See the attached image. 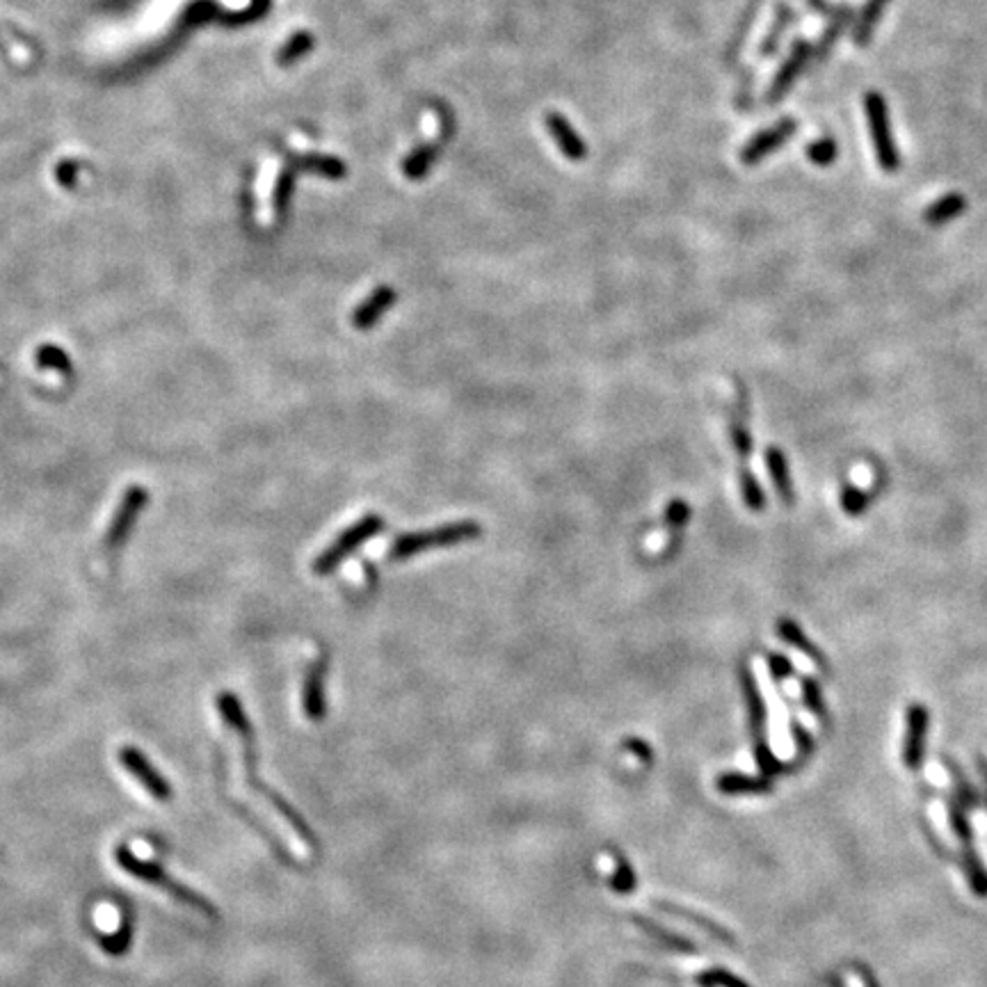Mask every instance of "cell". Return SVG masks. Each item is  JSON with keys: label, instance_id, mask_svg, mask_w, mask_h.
I'll list each match as a JSON object with an SVG mask.
<instances>
[{"label": "cell", "instance_id": "6da1fadb", "mask_svg": "<svg viewBox=\"0 0 987 987\" xmlns=\"http://www.w3.org/2000/svg\"><path fill=\"white\" fill-rule=\"evenodd\" d=\"M217 709H220V713H222V718L226 720V725H229L231 729H234V732L241 736L242 763H245V775H247V784H250V789H254V791L261 793V796L266 798L268 802H270L272 807H275L277 812L281 814V818H284V821L288 823L293 830H295L297 837H300L302 842L306 843V846L316 850L318 839H316V834H313V830H311V827L304 823V818H302L300 814H297L295 809H293L291 805H288V802H286L284 798L279 796V793L272 791V789H268L266 784L259 780V772H256V763H259V754H256V736H254V732H251V725H250V720H247L245 709H242L241 700L231 695V692H222V695L217 697Z\"/></svg>", "mask_w": 987, "mask_h": 987}, {"label": "cell", "instance_id": "7a4b0ae2", "mask_svg": "<svg viewBox=\"0 0 987 987\" xmlns=\"http://www.w3.org/2000/svg\"><path fill=\"white\" fill-rule=\"evenodd\" d=\"M115 862L119 864L128 876L146 882V885H151V887L161 889V892H165V896H170L172 901H176L179 905L190 907L192 912L201 914V917L206 919H213V921L217 919L216 905H213L208 898L201 896V894L195 892V889L186 887V885H181L179 880H174V877H172L161 864L149 862V859L137 857L131 848L126 846V843H119V846L115 848Z\"/></svg>", "mask_w": 987, "mask_h": 987}, {"label": "cell", "instance_id": "3957f363", "mask_svg": "<svg viewBox=\"0 0 987 987\" xmlns=\"http://www.w3.org/2000/svg\"><path fill=\"white\" fill-rule=\"evenodd\" d=\"M478 535H480V526L476 522H455L427 533H407V535L398 537L393 542L392 558L393 560H405V558L417 556V553L427 551V549L451 547V544H460V542L473 540Z\"/></svg>", "mask_w": 987, "mask_h": 987}, {"label": "cell", "instance_id": "277c9868", "mask_svg": "<svg viewBox=\"0 0 987 987\" xmlns=\"http://www.w3.org/2000/svg\"><path fill=\"white\" fill-rule=\"evenodd\" d=\"M864 110H867V121L868 131H871L873 146H876L877 163L885 172H898L901 167V155H898V146L894 142L892 128H889V112L887 103L877 92H868L867 99H864Z\"/></svg>", "mask_w": 987, "mask_h": 987}, {"label": "cell", "instance_id": "5b68a950", "mask_svg": "<svg viewBox=\"0 0 987 987\" xmlns=\"http://www.w3.org/2000/svg\"><path fill=\"white\" fill-rule=\"evenodd\" d=\"M382 526H384V522H382L380 515H368L364 519H359L355 526L343 531L341 535L336 537L334 544L316 560V567H313L316 574H330V571H334L350 553L357 551V547H361L364 542L375 537L382 531Z\"/></svg>", "mask_w": 987, "mask_h": 987}, {"label": "cell", "instance_id": "8992f818", "mask_svg": "<svg viewBox=\"0 0 987 987\" xmlns=\"http://www.w3.org/2000/svg\"><path fill=\"white\" fill-rule=\"evenodd\" d=\"M119 763L124 766V771L128 772V775H133L137 780V784H140L142 789H145L146 793H149L151 798H155V800H170L172 798V787L170 782H167L165 777L161 775V772L155 771L154 763L149 762V759L142 754L137 747L133 745H124L119 750Z\"/></svg>", "mask_w": 987, "mask_h": 987}, {"label": "cell", "instance_id": "52a82bcc", "mask_svg": "<svg viewBox=\"0 0 987 987\" xmlns=\"http://www.w3.org/2000/svg\"><path fill=\"white\" fill-rule=\"evenodd\" d=\"M796 128H798L796 121L782 119V121H777L775 126H771V128H766V131L757 133V136L752 137V140L743 146V154H741L743 163H745V165H757V163L763 161L766 155L775 154L784 142L791 140Z\"/></svg>", "mask_w": 987, "mask_h": 987}, {"label": "cell", "instance_id": "ba28073f", "mask_svg": "<svg viewBox=\"0 0 987 987\" xmlns=\"http://www.w3.org/2000/svg\"><path fill=\"white\" fill-rule=\"evenodd\" d=\"M809 56H812V46L809 44L798 41V44L793 46L791 56L787 57V62H784L782 66H780L775 81H772L771 85V92H768V101H771V103H777V101L787 96V92L791 90L793 83L798 81V75H800L802 69L807 66Z\"/></svg>", "mask_w": 987, "mask_h": 987}, {"label": "cell", "instance_id": "9c48e42d", "mask_svg": "<svg viewBox=\"0 0 987 987\" xmlns=\"http://www.w3.org/2000/svg\"><path fill=\"white\" fill-rule=\"evenodd\" d=\"M926 729H928L926 707H921V704H912V707L907 709V734H905V750H903L905 766L912 768V771L921 763Z\"/></svg>", "mask_w": 987, "mask_h": 987}, {"label": "cell", "instance_id": "30bf717a", "mask_svg": "<svg viewBox=\"0 0 987 987\" xmlns=\"http://www.w3.org/2000/svg\"><path fill=\"white\" fill-rule=\"evenodd\" d=\"M547 128L553 136V140L558 142L562 154H565L569 161H583V158H586L587 155L586 142L578 137V133L574 131V126H571L565 117L558 115V112L547 115Z\"/></svg>", "mask_w": 987, "mask_h": 987}, {"label": "cell", "instance_id": "8fae6325", "mask_svg": "<svg viewBox=\"0 0 987 987\" xmlns=\"http://www.w3.org/2000/svg\"><path fill=\"white\" fill-rule=\"evenodd\" d=\"M393 302H396V291H393L392 286H380V288L368 297V300H364L359 306H357L352 322H355V327H359V330H368V327H373L382 316H384L386 311L392 309Z\"/></svg>", "mask_w": 987, "mask_h": 987}, {"label": "cell", "instance_id": "7c38bea8", "mask_svg": "<svg viewBox=\"0 0 987 987\" xmlns=\"http://www.w3.org/2000/svg\"><path fill=\"white\" fill-rule=\"evenodd\" d=\"M325 661L316 663L311 667L309 674H306L304 682V695H302V704H304V713L309 720H322L325 718V695H322V686H325Z\"/></svg>", "mask_w": 987, "mask_h": 987}, {"label": "cell", "instance_id": "4fadbf2b", "mask_svg": "<svg viewBox=\"0 0 987 987\" xmlns=\"http://www.w3.org/2000/svg\"><path fill=\"white\" fill-rule=\"evenodd\" d=\"M654 907H657V910H661V912L670 914V917H679V919H683V921L692 923V926L702 928L704 932H709V935H711V938L720 939V942H725V944H732V942H734L732 935H729V932H727L722 926H718L716 921H711V919L702 917V914L692 912V910H686V907L677 905V903H670V901H654Z\"/></svg>", "mask_w": 987, "mask_h": 987}, {"label": "cell", "instance_id": "5bb4252c", "mask_svg": "<svg viewBox=\"0 0 987 987\" xmlns=\"http://www.w3.org/2000/svg\"><path fill=\"white\" fill-rule=\"evenodd\" d=\"M766 466L768 473L772 478V485H775L777 494L787 506L793 503V480H791V469H789L787 455H784L780 448L771 446L766 448Z\"/></svg>", "mask_w": 987, "mask_h": 987}, {"label": "cell", "instance_id": "9a60e30c", "mask_svg": "<svg viewBox=\"0 0 987 987\" xmlns=\"http://www.w3.org/2000/svg\"><path fill=\"white\" fill-rule=\"evenodd\" d=\"M741 686H743V695H745L747 711H750L752 732H754L757 741H762L763 725H766V704H763V697L762 692H759L757 682H754V674H752L750 670L741 672Z\"/></svg>", "mask_w": 987, "mask_h": 987}, {"label": "cell", "instance_id": "2e32d148", "mask_svg": "<svg viewBox=\"0 0 987 987\" xmlns=\"http://www.w3.org/2000/svg\"><path fill=\"white\" fill-rule=\"evenodd\" d=\"M777 633H780V638H782L787 645L796 647V649H800L802 654H807V657L812 658L816 665L825 667V657H821V652H818L816 647L812 645V640L807 638V633L802 631V629L798 627L796 621L789 620V617H782V620L777 621Z\"/></svg>", "mask_w": 987, "mask_h": 987}, {"label": "cell", "instance_id": "e0dca14e", "mask_svg": "<svg viewBox=\"0 0 987 987\" xmlns=\"http://www.w3.org/2000/svg\"><path fill=\"white\" fill-rule=\"evenodd\" d=\"M965 208H967V199H965L963 195H957V192H951V195H944L942 199H938L932 206H928L926 208V222L932 226H942L947 225V222L956 220L960 213H965Z\"/></svg>", "mask_w": 987, "mask_h": 987}, {"label": "cell", "instance_id": "ac0fdd59", "mask_svg": "<svg viewBox=\"0 0 987 987\" xmlns=\"http://www.w3.org/2000/svg\"><path fill=\"white\" fill-rule=\"evenodd\" d=\"M887 5H889V0H867L862 14H859V19H857L855 35H852L855 37L857 46H867L868 41H871L873 31H876L877 21H880L882 12H885V7Z\"/></svg>", "mask_w": 987, "mask_h": 987}, {"label": "cell", "instance_id": "d6986e66", "mask_svg": "<svg viewBox=\"0 0 987 987\" xmlns=\"http://www.w3.org/2000/svg\"><path fill=\"white\" fill-rule=\"evenodd\" d=\"M99 944L101 948H103V953H108V956L112 957L126 956V953L131 951V944H133V919L128 917V914H124L117 932H112V935H101Z\"/></svg>", "mask_w": 987, "mask_h": 987}, {"label": "cell", "instance_id": "ffe728a7", "mask_svg": "<svg viewBox=\"0 0 987 987\" xmlns=\"http://www.w3.org/2000/svg\"><path fill=\"white\" fill-rule=\"evenodd\" d=\"M631 921L636 923L638 928H642V930L649 935V938H654L657 942H661L663 947H670V948H677V951H683V953H691L692 951V944L688 942V939L679 938V935H674V932L665 930L663 926H658V923L649 921V919L645 917H638L636 912H631Z\"/></svg>", "mask_w": 987, "mask_h": 987}, {"label": "cell", "instance_id": "44dd1931", "mask_svg": "<svg viewBox=\"0 0 987 987\" xmlns=\"http://www.w3.org/2000/svg\"><path fill=\"white\" fill-rule=\"evenodd\" d=\"M718 789L722 793H768L771 791V784L766 780H757V777L729 772V775H722L718 780Z\"/></svg>", "mask_w": 987, "mask_h": 987}, {"label": "cell", "instance_id": "7402d4cb", "mask_svg": "<svg viewBox=\"0 0 987 987\" xmlns=\"http://www.w3.org/2000/svg\"><path fill=\"white\" fill-rule=\"evenodd\" d=\"M435 158H436L435 145L419 146V149H414L410 155H407L405 163H402V170H405V174L410 176V179H421V176H426L427 172H430Z\"/></svg>", "mask_w": 987, "mask_h": 987}, {"label": "cell", "instance_id": "603a6c76", "mask_svg": "<svg viewBox=\"0 0 987 987\" xmlns=\"http://www.w3.org/2000/svg\"><path fill=\"white\" fill-rule=\"evenodd\" d=\"M963 859H965V871H967L974 892H976L978 896H987V871L983 868V864L978 862L976 852L972 850L969 843H965L963 848Z\"/></svg>", "mask_w": 987, "mask_h": 987}, {"label": "cell", "instance_id": "cb8c5ba5", "mask_svg": "<svg viewBox=\"0 0 987 987\" xmlns=\"http://www.w3.org/2000/svg\"><path fill=\"white\" fill-rule=\"evenodd\" d=\"M741 491H743V501H745V506L750 507V510L759 512L766 507V497H763L762 485H759V480L754 478V473L747 471V469H741Z\"/></svg>", "mask_w": 987, "mask_h": 987}, {"label": "cell", "instance_id": "d4e9b609", "mask_svg": "<svg viewBox=\"0 0 987 987\" xmlns=\"http://www.w3.org/2000/svg\"><path fill=\"white\" fill-rule=\"evenodd\" d=\"M142 498H145V497H142V491H140V489H133L131 494H128V497H126L124 506H121V510H119V516H117V522L112 524V528H110V542L119 540V537L124 535L126 524H128V522H131V519H133V515H136V510H137V507H140Z\"/></svg>", "mask_w": 987, "mask_h": 987}, {"label": "cell", "instance_id": "484cf974", "mask_svg": "<svg viewBox=\"0 0 987 987\" xmlns=\"http://www.w3.org/2000/svg\"><path fill=\"white\" fill-rule=\"evenodd\" d=\"M837 142L833 140V137H821V140L812 142L809 145V161L816 163L818 167H827V165H833L834 161H837Z\"/></svg>", "mask_w": 987, "mask_h": 987}, {"label": "cell", "instance_id": "4316f807", "mask_svg": "<svg viewBox=\"0 0 987 987\" xmlns=\"http://www.w3.org/2000/svg\"><path fill=\"white\" fill-rule=\"evenodd\" d=\"M615 862H617V868L611 877V887L620 894L633 892V889H636V876H633L631 867H629L627 857L617 852Z\"/></svg>", "mask_w": 987, "mask_h": 987}, {"label": "cell", "instance_id": "83f0119b", "mask_svg": "<svg viewBox=\"0 0 987 987\" xmlns=\"http://www.w3.org/2000/svg\"><path fill=\"white\" fill-rule=\"evenodd\" d=\"M842 506L846 510V515H862L868 507V494L864 489H859V487H846L842 494Z\"/></svg>", "mask_w": 987, "mask_h": 987}, {"label": "cell", "instance_id": "f1b7e54d", "mask_svg": "<svg viewBox=\"0 0 987 987\" xmlns=\"http://www.w3.org/2000/svg\"><path fill=\"white\" fill-rule=\"evenodd\" d=\"M800 688H802V700H805V704H807L809 711H812L814 716H818V718H825V702H823V695H821V688H818V683L814 682V679H802Z\"/></svg>", "mask_w": 987, "mask_h": 987}, {"label": "cell", "instance_id": "f546056e", "mask_svg": "<svg viewBox=\"0 0 987 987\" xmlns=\"http://www.w3.org/2000/svg\"><path fill=\"white\" fill-rule=\"evenodd\" d=\"M697 983L702 987H747L745 983L738 981L736 976H732L725 969H709V972L697 976Z\"/></svg>", "mask_w": 987, "mask_h": 987}, {"label": "cell", "instance_id": "4dcf8cb0", "mask_svg": "<svg viewBox=\"0 0 987 987\" xmlns=\"http://www.w3.org/2000/svg\"><path fill=\"white\" fill-rule=\"evenodd\" d=\"M309 48H313V40H311L309 35H297L293 37L288 44H286V48L281 50V65H291L293 60H297V57H302Z\"/></svg>", "mask_w": 987, "mask_h": 987}, {"label": "cell", "instance_id": "1f68e13d", "mask_svg": "<svg viewBox=\"0 0 987 987\" xmlns=\"http://www.w3.org/2000/svg\"><path fill=\"white\" fill-rule=\"evenodd\" d=\"M691 519V507L686 501H672L665 510V522L672 531H682Z\"/></svg>", "mask_w": 987, "mask_h": 987}, {"label": "cell", "instance_id": "d6a6232c", "mask_svg": "<svg viewBox=\"0 0 987 987\" xmlns=\"http://www.w3.org/2000/svg\"><path fill=\"white\" fill-rule=\"evenodd\" d=\"M948 818H951L953 833L960 837V842H963V843L972 842V827H969L967 818H965V809L960 807L957 802H953L951 807H948Z\"/></svg>", "mask_w": 987, "mask_h": 987}, {"label": "cell", "instance_id": "836d02e7", "mask_svg": "<svg viewBox=\"0 0 987 987\" xmlns=\"http://www.w3.org/2000/svg\"><path fill=\"white\" fill-rule=\"evenodd\" d=\"M309 167H313V170L321 172V174L330 176V179H341V176L346 174V167H343V163L336 161V158H327V155H321V158H311Z\"/></svg>", "mask_w": 987, "mask_h": 987}, {"label": "cell", "instance_id": "e575fe53", "mask_svg": "<svg viewBox=\"0 0 987 987\" xmlns=\"http://www.w3.org/2000/svg\"><path fill=\"white\" fill-rule=\"evenodd\" d=\"M768 670H771L772 679L782 682V679H789L793 674V663L784 654L771 652L768 654Z\"/></svg>", "mask_w": 987, "mask_h": 987}, {"label": "cell", "instance_id": "d590c367", "mask_svg": "<svg viewBox=\"0 0 987 987\" xmlns=\"http://www.w3.org/2000/svg\"><path fill=\"white\" fill-rule=\"evenodd\" d=\"M732 441H734V448L738 451V455L741 457H747L752 453V436L750 432L745 430L743 426H734L732 427Z\"/></svg>", "mask_w": 987, "mask_h": 987}, {"label": "cell", "instance_id": "8d00e7d4", "mask_svg": "<svg viewBox=\"0 0 987 987\" xmlns=\"http://www.w3.org/2000/svg\"><path fill=\"white\" fill-rule=\"evenodd\" d=\"M757 763H759V768H762V771L766 772V775H768V772H777V771H780V766H777L775 757H772L771 747H768L763 741H757Z\"/></svg>", "mask_w": 987, "mask_h": 987}, {"label": "cell", "instance_id": "74e56055", "mask_svg": "<svg viewBox=\"0 0 987 987\" xmlns=\"http://www.w3.org/2000/svg\"><path fill=\"white\" fill-rule=\"evenodd\" d=\"M948 768H951L953 777H956V782H957V793H960V798H963V802H976V793H974L972 784L965 780V775L960 771H957L956 763L948 762Z\"/></svg>", "mask_w": 987, "mask_h": 987}, {"label": "cell", "instance_id": "f35d334b", "mask_svg": "<svg viewBox=\"0 0 987 987\" xmlns=\"http://www.w3.org/2000/svg\"><path fill=\"white\" fill-rule=\"evenodd\" d=\"M40 361L44 364V366H48V364H57L60 368H66L65 355H62L57 348H46L44 352H40Z\"/></svg>", "mask_w": 987, "mask_h": 987}, {"label": "cell", "instance_id": "ab89813d", "mask_svg": "<svg viewBox=\"0 0 987 987\" xmlns=\"http://www.w3.org/2000/svg\"><path fill=\"white\" fill-rule=\"evenodd\" d=\"M791 727H793V736H796V741H798V747H800L802 752L812 750V738H809V734L805 732V729H802L798 722H793Z\"/></svg>", "mask_w": 987, "mask_h": 987}, {"label": "cell", "instance_id": "60d3db41", "mask_svg": "<svg viewBox=\"0 0 987 987\" xmlns=\"http://www.w3.org/2000/svg\"><path fill=\"white\" fill-rule=\"evenodd\" d=\"M627 747L633 752V754H638V757L645 759V762H649V757H652V754H649V747H647L645 743H640V741H629Z\"/></svg>", "mask_w": 987, "mask_h": 987}, {"label": "cell", "instance_id": "b9f144b4", "mask_svg": "<svg viewBox=\"0 0 987 987\" xmlns=\"http://www.w3.org/2000/svg\"><path fill=\"white\" fill-rule=\"evenodd\" d=\"M859 976H862L864 987H880V985H877V983H876V978H873L871 974L867 972V967H859Z\"/></svg>", "mask_w": 987, "mask_h": 987}, {"label": "cell", "instance_id": "7bdbcfd3", "mask_svg": "<svg viewBox=\"0 0 987 987\" xmlns=\"http://www.w3.org/2000/svg\"><path fill=\"white\" fill-rule=\"evenodd\" d=\"M978 772H981V777H983V784H985V796H987V759L985 757H978Z\"/></svg>", "mask_w": 987, "mask_h": 987}]
</instances>
